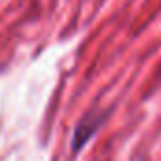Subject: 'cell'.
I'll use <instances>...</instances> for the list:
<instances>
[{"mask_svg": "<svg viewBox=\"0 0 161 161\" xmlns=\"http://www.w3.org/2000/svg\"><path fill=\"white\" fill-rule=\"evenodd\" d=\"M101 122H103V114H97V113H92V114H86L84 118H80V122L77 124V127L73 131V141H71L73 152H77L80 146L92 137V133L97 129V125Z\"/></svg>", "mask_w": 161, "mask_h": 161, "instance_id": "6da1fadb", "label": "cell"}]
</instances>
